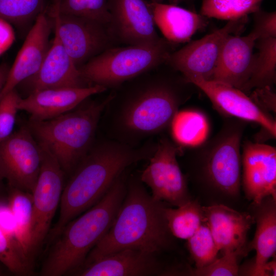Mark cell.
Segmentation results:
<instances>
[{
  "label": "cell",
  "instance_id": "obj_1",
  "mask_svg": "<svg viewBox=\"0 0 276 276\" xmlns=\"http://www.w3.org/2000/svg\"><path fill=\"white\" fill-rule=\"evenodd\" d=\"M194 86L166 63L124 83L107 105L109 139L138 146L164 131L192 97Z\"/></svg>",
  "mask_w": 276,
  "mask_h": 276
},
{
  "label": "cell",
  "instance_id": "obj_2",
  "mask_svg": "<svg viewBox=\"0 0 276 276\" xmlns=\"http://www.w3.org/2000/svg\"><path fill=\"white\" fill-rule=\"evenodd\" d=\"M156 143L132 146L107 139L93 146L71 173L63 188L58 220L48 235L53 242L71 221L96 204L126 169L149 159Z\"/></svg>",
  "mask_w": 276,
  "mask_h": 276
},
{
  "label": "cell",
  "instance_id": "obj_3",
  "mask_svg": "<svg viewBox=\"0 0 276 276\" xmlns=\"http://www.w3.org/2000/svg\"><path fill=\"white\" fill-rule=\"evenodd\" d=\"M165 206L147 192L139 177L131 176L127 180L125 197L111 227L83 265L126 248L156 254L166 249L172 235L165 216Z\"/></svg>",
  "mask_w": 276,
  "mask_h": 276
},
{
  "label": "cell",
  "instance_id": "obj_4",
  "mask_svg": "<svg viewBox=\"0 0 276 276\" xmlns=\"http://www.w3.org/2000/svg\"><path fill=\"white\" fill-rule=\"evenodd\" d=\"M126 188L127 179L123 173L101 200L64 226L53 241L40 275L72 274L83 265L88 254L111 227Z\"/></svg>",
  "mask_w": 276,
  "mask_h": 276
},
{
  "label": "cell",
  "instance_id": "obj_5",
  "mask_svg": "<svg viewBox=\"0 0 276 276\" xmlns=\"http://www.w3.org/2000/svg\"><path fill=\"white\" fill-rule=\"evenodd\" d=\"M113 96L102 101L87 99L75 109L42 121L30 120L32 133L57 158L65 173H71L93 146L101 116Z\"/></svg>",
  "mask_w": 276,
  "mask_h": 276
},
{
  "label": "cell",
  "instance_id": "obj_6",
  "mask_svg": "<svg viewBox=\"0 0 276 276\" xmlns=\"http://www.w3.org/2000/svg\"><path fill=\"white\" fill-rule=\"evenodd\" d=\"M224 118L216 135L189 148L187 154L203 182L225 194L236 195L241 183V140L248 123L235 118Z\"/></svg>",
  "mask_w": 276,
  "mask_h": 276
},
{
  "label": "cell",
  "instance_id": "obj_7",
  "mask_svg": "<svg viewBox=\"0 0 276 276\" xmlns=\"http://www.w3.org/2000/svg\"><path fill=\"white\" fill-rule=\"evenodd\" d=\"M164 38L148 45H129L109 48L79 69L90 85L107 89L124 83L164 64L173 52L174 45Z\"/></svg>",
  "mask_w": 276,
  "mask_h": 276
},
{
  "label": "cell",
  "instance_id": "obj_8",
  "mask_svg": "<svg viewBox=\"0 0 276 276\" xmlns=\"http://www.w3.org/2000/svg\"><path fill=\"white\" fill-rule=\"evenodd\" d=\"M38 143L41 151V164L32 193L33 212L29 247V256L32 262L49 235L52 221L59 206L65 173L48 147Z\"/></svg>",
  "mask_w": 276,
  "mask_h": 276
},
{
  "label": "cell",
  "instance_id": "obj_9",
  "mask_svg": "<svg viewBox=\"0 0 276 276\" xmlns=\"http://www.w3.org/2000/svg\"><path fill=\"white\" fill-rule=\"evenodd\" d=\"M182 150V148L174 142L162 137L139 176L141 181L150 188L155 199L176 207L190 200L187 178L177 159Z\"/></svg>",
  "mask_w": 276,
  "mask_h": 276
},
{
  "label": "cell",
  "instance_id": "obj_10",
  "mask_svg": "<svg viewBox=\"0 0 276 276\" xmlns=\"http://www.w3.org/2000/svg\"><path fill=\"white\" fill-rule=\"evenodd\" d=\"M50 14L54 30L78 68L117 43L108 25L84 17L60 13L54 6Z\"/></svg>",
  "mask_w": 276,
  "mask_h": 276
},
{
  "label": "cell",
  "instance_id": "obj_11",
  "mask_svg": "<svg viewBox=\"0 0 276 276\" xmlns=\"http://www.w3.org/2000/svg\"><path fill=\"white\" fill-rule=\"evenodd\" d=\"M41 151L28 126L0 142V172L7 185L32 194L40 173Z\"/></svg>",
  "mask_w": 276,
  "mask_h": 276
},
{
  "label": "cell",
  "instance_id": "obj_12",
  "mask_svg": "<svg viewBox=\"0 0 276 276\" xmlns=\"http://www.w3.org/2000/svg\"><path fill=\"white\" fill-rule=\"evenodd\" d=\"M246 20L244 18L228 21L222 28L199 39L188 41L181 49L172 52L165 63L186 80L199 77L210 80L226 38L240 32Z\"/></svg>",
  "mask_w": 276,
  "mask_h": 276
},
{
  "label": "cell",
  "instance_id": "obj_13",
  "mask_svg": "<svg viewBox=\"0 0 276 276\" xmlns=\"http://www.w3.org/2000/svg\"><path fill=\"white\" fill-rule=\"evenodd\" d=\"M201 90L213 107L224 117H232L259 125L264 133L275 138L276 122L270 113L259 107L240 89L220 82L199 77L187 80Z\"/></svg>",
  "mask_w": 276,
  "mask_h": 276
},
{
  "label": "cell",
  "instance_id": "obj_14",
  "mask_svg": "<svg viewBox=\"0 0 276 276\" xmlns=\"http://www.w3.org/2000/svg\"><path fill=\"white\" fill-rule=\"evenodd\" d=\"M109 28L117 43L148 45L161 39L145 0H109Z\"/></svg>",
  "mask_w": 276,
  "mask_h": 276
},
{
  "label": "cell",
  "instance_id": "obj_15",
  "mask_svg": "<svg viewBox=\"0 0 276 276\" xmlns=\"http://www.w3.org/2000/svg\"><path fill=\"white\" fill-rule=\"evenodd\" d=\"M242 181L246 197L258 204L268 197L276 199V149L246 141L242 145Z\"/></svg>",
  "mask_w": 276,
  "mask_h": 276
},
{
  "label": "cell",
  "instance_id": "obj_16",
  "mask_svg": "<svg viewBox=\"0 0 276 276\" xmlns=\"http://www.w3.org/2000/svg\"><path fill=\"white\" fill-rule=\"evenodd\" d=\"M157 254L126 248L85 264L72 274L80 276H155L172 275Z\"/></svg>",
  "mask_w": 276,
  "mask_h": 276
},
{
  "label": "cell",
  "instance_id": "obj_17",
  "mask_svg": "<svg viewBox=\"0 0 276 276\" xmlns=\"http://www.w3.org/2000/svg\"><path fill=\"white\" fill-rule=\"evenodd\" d=\"M52 22L44 12L37 17L10 67L0 100L40 68L51 44Z\"/></svg>",
  "mask_w": 276,
  "mask_h": 276
},
{
  "label": "cell",
  "instance_id": "obj_18",
  "mask_svg": "<svg viewBox=\"0 0 276 276\" xmlns=\"http://www.w3.org/2000/svg\"><path fill=\"white\" fill-rule=\"evenodd\" d=\"M106 90L98 85L43 89L30 93L25 98H21L18 108L29 113L31 120H49L75 109L90 97Z\"/></svg>",
  "mask_w": 276,
  "mask_h": 276
},
{
  "label": "cell",
  "instance_id": "obj_19",
  "mask_svg": "<svg viewBox=\"0 0 276 276\" xmlns=\"http://www.w3.org/2000/svg\"><path fill=\"white\" fill-rule=\"evenodd\" d=\"M54 31V37L40 68L22 82L27 85L30 93L50 88L91 86L83 78Z\"/></svg>",
  "mask_w": 276,
  "mask_h": 276
},
{
  "label": "cell",
  "instance_id": "obj_20",
  "mask_svg": "<svg viewBox=\"0 0 276 276\" xmlns=\"http://www.w3.org/2000/svg\"><path fill=\"white\" fill-rule=\"evenodd\" d=\"M235 35L226 38L210 80L242 90L251 74L257 39L250 32L245 36Z\"/></svg>",
  "mask_w": 276,
  "mask_h": 276
},
{
  "label": "cell",
  "instance_id": "obj_21",
  "mask_svg": "<svg viewBox=\"0 0 276 276\" xmlns=\"http://www.w3.org/2000/svg\"><path fill=\"white\" fill-rule=\"evenodd\" d=\"M257 206L254 220L257 228L252 241L247 249H254L256 255L254 262L243 270L247 275L275 276V261L268 260L276 251V205L271 197L263 199Z\"/></svg>",
  "mask_w": 276,
  "mask_h": 276
},
{
  "label": "cell",
  "instance_id": "obj_22",
  "mask_svg": "<svg viewBox=\"0 0 276 276\" xmlns=\"http://www.w3.org/2000/svg\"><path fill=\"white\" fill-rule=\"evenodd\" d=\"M202 208L219 251L245 249L247 234L255 221L253 217L221 204Z\"/></svg>",
  "mask_w": 276,
  "mask_h": 276
},
{
  "label": "cell",
  "instance_id": "obj_23",
  "mask_svg": "<svg viewBox=\"0 0 276 276\" xmlns=\"http://www.w3.org/2000/svg\"><path fill=\"white\" fill-rule=\"evenodd\" d=\"M155 24L164 38L173 44L188 42L207 24L200 14L173 4L149 2Z\"/></svg>",
  "mask_w": 276,
  "mask_h": 276
},
{
  "label": "cell",
  "instance_id": "obj_24",
  "mask_svg": "<svg viewBox=\"0 0 276 276\" xmlns=\"http://www.w3.org/2000/svg\"><path fill=\"white\" fill-rule=\"evenodd\" d=\"M174 142L181 148H193L208 137L210 125L205 115L195 109L178 110L170 125Z\"/></svg>",
  "mask_w": 276,
  "mask_h": 276
},
{
  "label": "cell",
  "instance_id": "obj_25",
  "mask_svg": "<svg viewBox=\"0 0 276 276\" xmlns=\"http://www.w3.org/2000/svg\"><path fill=\"white\" fill-rule=\"evenodd\" d=\"M255 47L258 51L255 54L250 77L242 90L244 93L256 88H272L276 81V38L258 39Z\"/></svg>",
  "mask_w": 276,
  "mask_h": 276
},
{
  "label": "cell",
  "instance_id": "obj_26",
  "mask_svg": "<svg viewBox=\"0 0 276 276\" xmlns=\"http://www.w3.org/2000/svg\"><path fill=\"white\" fill-rule=\"evenodd\" d=\"M164 214L170 233L181 239H188L205 220L202 206L191 200L176 209L165 206Z\"/></svg>",
  "mask_w": 276,
  "mask_h": 276
},
{
  "label": "cell",
  "instance_id": "obj_27",
  "mask_svg": "<svg viewBox=\"0 0 276 276\" xmlns=\"http://www.w3.org/2000/svg\"><path fill=\"white\" fill-rule=\"evenodd\" d=\"M7 198L15 222L18 242L31 261L29 247L33 212L32 194L7 186Z\"/></svg>",
  "mask_w": 276,
  "mask_h": 276
},
{
  "label": "cell",
  "instance_id": "obj_28",
  "mask_svg": "<svg viewBox=\"0 0 276 276\" xmlns=\"http://www.w3.org/2000/svg\"><path fill=\"white\" fill-rule=\"evenodd\" d=\"M264 0H202L200 14L206 18L234 21L260 9Z\"/></svg>",
  "mask_w": 276,
  "mask_h": 276
},
{
  "label": "cell",
  "instance_id": "obj_29",
  "mask_svg": "<svg viewBox=\"0 0 276 276\" xmlns=\"http://www.w3.org/2000/svg\"><path fill=\"white\" fill-rule=\"evenodd\" d=\"M109 0H55L60 13L84 17L109 25Z\"/></svg>",
  "mask_w": 276,
  "mask_h": 276
},
{
  "label": "cell",
  "instance_id": "obj_30",
  "mask_svg": "<svg viewBox=\"0 0 276 276\" xmlns=\"http://www.w3.org/2000/svg\"><path fill=\"white\" fill-rule=\"evenodd\" d=\"M44 7V0H0V18L23 27L35 21Z\"/></svg>",
  "mask_w": 276,
  "mask_h": 276
},
{
  "label": "cell",
  "instance_id": "obj_31",
  "mask_svg": "<svg viewBox=\"0 0 276 276\" xmlns=\"http://www.w3.org/2000/svg\"><path fill=\"white\" fill-rule=\"evenodd\" d=\"M187 240L189 251L196 268L204 267L217 258L219 251L205 220Z\"/></svg>",
  "mask_w": 276,
  "mask_h": 276
},
{
  "label": "cell",
  "instance_id": "obj_32",
  "mask_svg": "<svg viewBox=\"0 0 276 276\" xmlns=\"http://www.w3.org/2000/svg\"><path fill=\"white\" fill-rule=\"evenodd\" d=\"M0 263L10 272L26 275L32 272V263L21 247L0 227Z\"/></svg>",
  "mask_w": 276,
  "mask_h": 276
},
{
  "label": "cell",
  "instance_id": "obj_33",
  "mask_svg": "<svg viewBox=\"0 0 276 276\" xmlns=\"http://www.w3.org/2000/svg\"><path fill=\"white\" fill-rule=\"evenodd\" d=\"M244 250H235L224 252L223 256L217 258L210 264L200 268L190 270L192 275L230 276L237 275L239 269L238 259Z\"/></svg>",
  "mask_w": 276,
  "mask_h": 276
},
{
  "label": "cell",
  "instance_id": "obj_34",
  "mask_svg": "<svg viewBox=\"0 0 276 276\" xmlns=\"http://www.w3.org/2000/svg\"><path fill=\"white\" fill-rule=\"evenodd\" d=\"M20 98L15 88L0 100V142L7 139L14 132Z\"/></svg>",
  "mask_w": 276,
  "mask_h": 276
},
{
  "label": "cell",
  "instance_id": "obj_35",
  "mask_svg": "<svg viewBox=\"0 0 276 276\" xmlns=\"http://www.w3.org/2000/svg\"><path fill=\"white\" fill-rule=\"evenodd\" d=\"M254 26L250 32L260 39L276 38V12H266L260 9L253 13Z\"/></svg>",
  "mask_w": 276,
  "mask_h": 276
},
{
  "label": "cell",
  "instance_id": "obj_36",
  "mask_svg": "<svg viewBox=\"0 0 276 276\" xmlns=\"http://www.w3.org/2000/svg\"><path fill=\"white\" fill-rule=\"evenodd\" d=\"M0 227L11 240L20 246L17 241L15 222L7 197L0 198Z\"/></svg>",
  "mask_w": 276,
  "mask_h": 276
},
{
  "label": "cell",
  "instance_id": "obj_37",
  "mask_svg": "<svg viewBox=\"0 0 276 276\" xmlns=\"http://www.w3.org/2000/svg\"><path fill=\"white\" fill-rule=\"evenodd\" d=\"M250 98L263 110L269 113V111L275 112L276 96L271 87L255 88Z\"/></svg>",
  "mask_w": 276,
  "mask_h": 276
},
{
  "label": "cell",
  "instance_id": "obj_38",
  "mask_svg": "<svg viewBox=\"0 0 276 276\" xmlns=\"http://www.w3.org/2000/svg\"><path fill=\"white\" fill-rule=\"evenodd\" d=\"M11 25L0 18V55L10 47L15 39L14 31Z\"/></svg>",
  "mask_w": 276,
  "mask_h": 276
},
{
  "label": "cell",
  "instance_id": "obj_39",
  "mask_svg": "<svg viewBox=\"0 0 276 276\" xmlns=\"http://www.w3.org/2000/svg\"><path fill=\"white\" fill-rule=\"evenodd\" d=\"M10 66L6 63L0 64V95L5 86Z\"/></svg>",
  "mask_w": 276,
  "mask_h": 276
},
{
  "label": "cell",
  "instance_id": "obj_40",
  "mask_svg": "<svg viewBox=\"0 0 276 276\" xmlns=\"http://www.w3.org/2000/svg\"><path fill=\"white\" fill-rule=\"evenodd\" d=\"M4 179L0 172V198L7 197V186L4 184Z\"/></svg>",
  "mask_w": 276,
  "mask_h": 276
},
{
  "label": "cell",
  "instance_id": "obj_41",
  "mask_svg": "<svg viewBox=\"0 0 276 276\" xmlns=\"http://www.w3.org/2000/svg\"><path fill=\"white\" fill-rule=\"evenodd\" d=\"M0 264H2L0 263ZM5 274V272L4 271L1 266H0V275H3Z\"/></svg>",
  "mask_w": 276,
  "mask_h": 276
},
{
  "label": "cell",
  "instance_id": "obj_42",
  "mask_svg": "<svg viewBox=\"0 0 276 276\" xmlns=\"http://www.w3.org/2000/svg\"><path fill=\"white\" fill-rule=\"evenodd\" d=\"M163 0H151L152 2H155V3H162L161 2Z\"/></svg>",
  "mask_w": 276,
  "mask_h": 276
}]
</instances>
